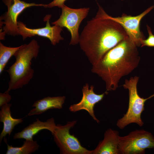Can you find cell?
<instances>
[{"label": "cell", "instance_id": "1", "mask_svg": "<svg viewBox=\"0 0 154 154\" xmlns=\"http://www.w3.org/2000/svg\"><path fill=\"white\" fill-rule=\"evenodd\" d=\"M128 37L120 25L104 17L98 10L95 16L87 21L79 36L78 43L93 65Z\"/></svg>", "mask_w": 154, "mask_h": 154}, {"label": "cell", "instance_id": "2", "mask_svg": "<svg viewBox=\"0 0 154 154\" xmlns=\"http://www.w3.org/2000/svg\"><path fill=\"white\" fill-rule=\"evenodd\" d=\"M137 47L128 37L92 65V72L105 82L107 91L116 90L121 78L138 66L140 56Z\"/></svg>", "mask_w": 154, "mask_h": 154}, {"label": "cell", "instance_id": "3", "mask_svg": "<svg viewBox=\"0 0 154 154\" xmlns=\"http://www.w3.org/2000/svg\"><path fill=\"white\" fill-rule=\"evenodd\" d=\"M40 46L37 40H31L28 44L20 46L14 55L15 61L7 70L10 80L8 88L5 91L22 88L28 84L33 78L34 70L31 68V61L38 56Z\"/></svg>", "mask_w": 154, "mask_h": 154}, {"label": "cell", "instance_id": "4", "mask_svg": "<svg viewBox=\"0 0 154 154\" xmlns=\"http://www.w3.org/2000/svg\"><path fill=\"white\" fill-rule=\"evenodd\" d=\"M139 77L135 76L129 80H125L123 87L128 90L129 94V106L127 110L121 118L119 119L117 126L120 129H124L131 123H135L140 126H142L144 122L141 116L144 110V104L148 99L154 96V94L146 98L140 97L138 94L137 85Z\"/></svg>", "mask_w": 154, "mask_h": 154}, {"label": "cell", "instance_id": "5", "mask_svg": "<svg viewBox=\"0 0 154 154\" xmlns=\"http://www.w3.org/2000/svg\"><path fill=\"white\" fill-rule=\"evenodd\" d=\"M154 148V136L144 129L136 130L119 137V154H143L147 149Z\"/></svg>", "mask_w": 154, "mask_h": 154}, {"label": "cell", "instance_id": "6", "mask_svg": "<svg viewBox=\"0 0 154 154\" xmlns=\"http://www.w3.org/2000/svg\"><path fill=\"white\" fill-rule=\"evenodd\" d=\"M76 121H68L64 125H56L52 134L54 140L59 148L61 154H92V151L82 147L78 139L70 133V129L74 127Z\"/></svg>", "mask_w": 154, "mask_h": 154}, {"label": "cell", "instance_id": "7", "mask_svg": "<svg viewBox=\"0 0 154 154\" xmlns=\"http://www.w3.org/2000/svg\"><path fill=\"white\" fill-rule=\"evenodd\" d=\"M7 7V11L0 17L1 24L4 26L1 29L0 40L4 39L5 35L13 36L19 35L17 18L25 9L32 6H43V4L27 3L21 0H3Z\"/></svg>", "mask_w": 154, "mask_h": 154}, {"label": "cell", "instance_id": "8", "mask_svg": "<svg viewBox=\"0 0 154 154\" xmlns=\"http://www.w3.org/2000/svg\"><path fill=\"white\" fill-rule=\"evenodd\" d=\"M62 12L59 18L52 24L66 28L71 34L70 45H75L79 43L78 29L82 21L86 17L89 8L73 9L64 4L61 8Z\"/></svg>", "mask_w": 154, "mask_h": 154}, {"label": "cell", "instance_id": "9", "mask_svg": "<svg viewBox=\"0 0 154 154\" xmlns=\"http://www.w3.org/2000/svg\"><path fill=\"white\" fill-rule=\"evenodd\" d=\"M97 4L99 8L98 10L103 16L119 24L125 30L129 39L137 47L141 45L142 40L145 39V37L140 30V23L142 19L154 8V5L136 16L123 14L121 17H113L107 14L102 7L98 3Z\"/></svg>", "mask_w": 154, "mask_h": 154}, {"label": "cell", "instance_id": "10", "mask_svg": "<svg viewBox=\"0 0 154 154\" xmlns=\"http://www.w3.org/2000/svg\"><path fill=\"white\" fill-rule=\"evenodd\" d=\"M51 15H48L44 18L46 22L45 27L41 28L32 29L27 27L22 22H18V29L19 35H21L23 40L27 37L38 35L48 38L52 45H56L64 38L60 35L62 31V28L58 26L54 25L51 26L50 20Z\"/></svg>", "mask_w": 154, "mask_h": 154}, {"label": "cell", "instance_id": "11", "mask_svg": "<svg viewBox=\"0 0 154 154\" xmlns=\"http://www.w3.org/2000/svg\"><path fill=\"white\" fill-rule=\"evenodd\" d=\"M89 85L86 84L82 89V97L78 103L71 105L69 110L73 112H75L82 110L86 111L93 119L98 123L100 121L96 117L94 113V108L95 105L101 101L103 98L106 92L102 94H98L94 92V87L92 85L90 88Z\"/></svg>", "mask_w": 154, "mask_h": 154}, {"label": "cell", "instance_id": "12", "mask_svg": "<svg viewBox=\"0 0 154 154\" xmlns=\"http://www.w3.org/2000/svg\"><path fill=\"white\" fill-rule=\"evenodd\" d=\"M56 125L53 118L48 119L46 121H42L38 118L23 129L21 131L15 133L13 137L14 139H24L33 140V137L39 131L47 129L53 134Z\"/></svg>", "mask_w": 154, "mask_h": 154}, {"label": "cell", "instance_id": "13", "mask_svg": "<svg viewBox=\"0 0 154 154\" xmlns=\"http://www.w3.org/2000/svg\"><path fill=\"white\" fill-rule=\"evenodd\" d=\"M119 133L110 128L104 133V138L96 148L92 150V154H118Z\"/></svg>", "mask_w": 154, "mask_h": 154}, {"label": "cell", "instance_id": "14", "mask_svg": "<svg viewBox=\"0 0 154 154\" xmlns=\"http://www.w3.org/2000/svg\"><path fill=\"white\" fill-rule=\"evenodd\" d=\"M66 97L64 96H48L35 101L32 106L33 107L27 116L41 114L50 109L62 108Z\"/></svg>", "mask_w": 154, "mask_h": 154}, {"label": "cell", "instance_id": "15", "mask_svg": "<svg viewBox=\"0 0 154 154\" xmlns=\"http://www.w3.org/2000/svg\"><path fill=\"white\" fill-rule=\"evenodd\" d=\"M11 104L8 103L0 107V121L3 123V129L0 135V143L4 137L7 134L9 137L17 125L22 123L23 118H14L11 115Z\"/></svg>", "mask_w": 154, "mask_h": 154}, {"label": "cell", "instance_id": "16", "mask_svg": "<svg viewBox=\"0 0 154 154\" xmlns=\"http://www.w3.org/2000/svg\"><path fill=\"white\" fill-rule=\"evenodd\" d=\"M4 139L7 145L6 154H31L38 150L39 147L37 141L33 139L25 140L22 146L13 147L8 144L7 140Z\"/></svg>", "mask_w": 154, "mask_h": 154}, {"label": "cell", "instance_id": "17", "mask_svg": "<svg viewBox=\"0 0 154 154\" xmlns=\"http://www.w3.org/2000/svg\"><path fill=\"white\" fill-rule=\"evenodd\" d=\"M20 46L15 47H7L0 42V74L2 73L9 60L19 49Z\"/></svg>", "mask_w": 154, "mask_h": 154}, {"label": "cell", "instance_id": "18", "mask_svg": "<svg viewBox=\"0 0 154 154\" xmlns=\"http://www.w3.org/2000/svg\"><path fill=\"white\" fill-rule=\"evenodd\" d=\"M147 29L149 33V36L147 39L142 40L141 43V47L146 46L150 47H154V35L153 34L151 28L147 25Z\"/></svg>", "mask_w": 154, "mask_h": 154}, {"label": "cell", "instance_id": "19", "mask_svg": "<svg viewBox=\"0 0 154 154\" xmlns=\"http://www.w3.org/2000/svg\"><path fill=\"white\" fill-rule=\"evenodd\" d=\"M11 99V96L9 92H5L4 93H0V107L8 104Z\"/></svg>", "mask_w": 154, "mask_h": 154}, {"label": "cell", "instance_id": "20", "mask_svg": "<svg viewBox=\"0 0 154 154\" xmlns=\"http://www.w3.org/2000/svg\"><path fill=\"white\" fill-rule=\"evenodd\" d=\"M66 0H54L47 4H44L43 7L45 8H50L54 7H58L61 8L64 4V2Z\"/></svg>", "mask_w": 154, "mask_h": 154}, {"label": "cell", "instance_id": "21", "mask_svg": "<svg viewBox=\"0 0 154 154\" xmlns=\"http://www.w3.org/2000/svg\"><path fill=\"white\" fill-rule=\"evenodd\" d=\"M121 0V1H123V0Z\"/></svg>", "mask_w": 154, "mask_h": 154}]
</instances>
